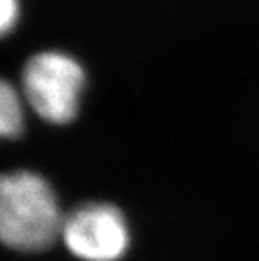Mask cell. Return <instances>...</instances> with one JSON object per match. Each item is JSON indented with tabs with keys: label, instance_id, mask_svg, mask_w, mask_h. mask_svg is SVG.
<instances>
[{
	"label": "cell",
	"instance_id": "1",
	"mask_svg": "<svg viewBox=\"0 0 259 261\" xmlns=\"http://www.w3.org/2000/svg\"><path fill=\"white\" fill-rule=\"evenodd\" d=\"M63 223L52 189L32 172L4 175L0 182V238L19 251H42L61 234Z\"/></svg>",
	"mask_w": 259,
	"mask_h": 261
},
{
	"label": "cell",
	"instance_id": "2",
	"mask_svg": "<svg viewBox=\"0 0 259 261\" xmlns=\"http://www.w3.org/2000/svg\"><path fill=\"white\" fill-rule=\"evenodd\" d=\"M22 85L37 115L51 123L64 125L78 113L84 71L68 54L46 51L29 59Z\"/></svg>",
	"mask_w": 259,
	"mask_h": 261
},
{
	"label": "cell",
	"instance_id": "3",
	"mask_svg": "<svg viewBox=\"0 0 259 261\" xmlns=\"http://www.w3.org/2000/svg\"><path fill=\"white\" fill-rule=\"evenodd\" d=\"M64 244L84 261H117L130 243L123 214L109 204H86L64 219Z\"/></svg>",
	"mask_w": 259,
	"mask_h": 261
},
{
	"label": "cell",
	"instance_id": "5",
	"mask_svg": "<svg viewBox=\"0 0 259 261\" xmlns=\"http://www.w3.org/2000/svg\"><path fill=\"white\" fill-rule=\"evenodd\" d=\"M0 27H2V34H9L17 24L19 19V0H0Z\"/></svg>",
	"mask_w": 259,
	"mask_h": 261
},
{
	"label": "cell",
	"instance_id": "4",
	"mask_svg": "<svg viewBox=\"0 0 259 261\" xmlns=\"http://www.w3.org/2000/svg\"><path fill=\"white\" fill-rule=\"evenodd\" d=\"M24 118L17 93L14 88L4 83L0 86V133L5 138H15L22 132Z\"/></svg>",
	"mask_w": 259,
	"mask_h": 261
}]
</instances>
